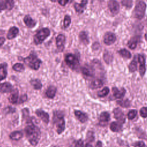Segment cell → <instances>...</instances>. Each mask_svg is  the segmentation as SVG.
Returning a JSON list of instances; mask_svg holds the SVG:
<instances>
[{
  "instance_id": "cell-1",
  "label": "cell",
  "mask_w": 147,
  "mask_h": 147,
  "mask_svg": "<svg viewBox=\"0 0 147 147\" xmlns=\"http://www.w3.org/2000/svg\"><path fill=\"white\" fill-rule=\"evenodd\" d=\"M26 123L27 125L24 129L26 136L29 143L33 146H36L38 143L41 137L40 130L34 124L30 118L27 119Z\"/></svg>"
},
{
  "instance_id": "cell-2",
  "label": "cell",
  "mask_w": 147,
  "mask_h": 147,
  "mask_svg": "<svg viewBox=\"0 0 147 147\" xmlns=\"http://www.w3.org/2000/svg\"><path fill=\"white\" fill-rule=\"evenodd\" d=\"M24 63L33 70H38L42 63V61L38 58L36 53L32 51L29 55L22 59Z\"/></svg>"
},
{
  "instance_id": "cell-3",
  "label": "cell",
  "mask_w": 147,
  "mask_h": 147,
  "mask_svg": "<svg viewBox=\"0 0 147 147\" xmlns=\"http://www.w3.org/2000/svg\"><path fill=\"white\" fill-rule=\"evenodd\" d=\"M53 123L55 126L57 133L60 134L62 133L65 129V120L64 119V115L61 111H55L53 115Z\"/></svg>"
},
{
  "instance_id": "cell-4",
  "label": "cell",
  "mask_w": 147,
  "mask_h": 147,
  "mask_svg": "<svg viewBox=\"0 0 147 147\" xmlns=\"http://www.w3.org/2000/svg\"><path fill=\"white\" fill-rule=\"evenodd\" d=\"M50 30L47 28H44L39 30L34 36L33 40L36 45H39L43 42V41L50 35Z\"/></svg>"
},
{
  "instance_id": "cell-5",
  "label": "cell",
  "mask_w": 147,
  "mask_h": 147,
  "mask_svg": "<svg viewBox=\"0 0 147 147\" xmlns=\"http://www.w3.org/2000/svg\"><path fill=\"white\" fill-rule=\"evenodd\" d=\"M146 3L142 1H139L137 5H136L133 11V16L136 18L138 20H141L145 16V10H146Z\"/></svg>"
},
{
  "instance_id": "cell-6",
  "label": "cell",
  "mask_w": 147,
  "mask_h": 147,
  "mask_svg": "<svg viewBox=\"0 0 147 147\" xmlns=\"http://www.w3.org/2000/svg\"><path fill=\"white\" fill-rule=\"evenodd\" d=\"M65 62L67 65L73 70H77L79 67V60L75 55L68 53L65 56Z\"/></svg>"
},
{
  "instance_id": "cell-7",
  "label": "cell",
  "mask_w": 147,
  "mask_h": 147,
  "mask_svg": "<svg viewBox=\"0 0 147 147\" xmlns=\"http://www.w3.org/2000/svg\"><path fill=\"white\" fill-rule=\"evenodd\" d=\"M117 37L115 34L111 32H106L103 36V42L106 45H110L115 42Z\"/></svg>"
},
{
  "instance_id": "cell-8",
  "label": "cell",
  "mask_w": 147,
  "mask_h": 147,
  "mask_svg": "<svg viewBox=\"0 0 147 147\" xmlns=\"http://www.w3.org/2000/svg\"><path fill=\"white\" fill-rule=\"evenodd\" d=\"M108 7L113 15H117L119 11V5L115 0H109L107 2Z\"/></svg>"
},
{
  "instance_id": "cell-9",
  "label": "cell",
  "mask_w": 147,
  "mask_h": 147,
  "mask_svg": "<svg viewBox=\"0 0 147 147\" xmlns=\"http://www.w3.org/2000/svg\"><path fill=\"white\" fill-rule=\"evenodd\" d=\"M65 41V37L64 34H60L56 38V47L59 52L63 51L64 49V44Z\"/></svg>"
},
{
  "instance_id": "cell-10",
  "label": "cell",
  "mask_w": 147,
  "mask_h": 147,
  "mask_svg": "<svg viewBox=\"0 0 147 147\" xmlns=\"http://www.w3.org/2000/svg\"><path fill=\"white\" fill-rule=\"evenodd\" d=\"M36 114L46 124L48 123L49 121V114L41 109H37L36 110Z\"/></svg>"
},
{
  "instance_id": "cell-11",
  "label": "cell",
  "mask_w": 147,
  "mask_h": 147,
  "mask_svg": "<svg viewBox=\"0 0 147 147\" xmlns=\"http://www.w3.org/2000/svg\"><path fill=\"white\" fill-rule=\"evenodd\" d=\"M138 60L140 63V74L141 77H143L145 71H146V67H145V60L143 55H138Z\"/></svg>"
},
{
  "instance_id": "cell-12",
  "label": "cell",
  "mask_w": 147,
  "mask_h": 147,
  "mask_svg": "<svg viewBox=\"0 0 147 147\" xmlns=\"http://www.w3.org/2000/svg\"><path fill=\"white\" fill-rule=\"evenodd\" d=\"M114 116L115 119H117L119 122H122V123H124L125 121V118L124 114L121 109L119 108H115L113 110Z\"/></svg>"
},
{
  "instance_id": "cell-13",
  "label": "cell",
  "mask_w": 147,
  "mask_h": 147,
  "mask_svg": "<svg viewBox=\"0 0 147 147\" xmlns=\"http://www.w3.org/2000/svg\"><path fill=\"white\" fill-rule=\"evenodd\" d=\"M18 90L17 88H13L10 92V95L8 98L9 101L12 104H17L18 102Z\"/></svg>"
},
{
  "instance_id": "cell-14",
  "label": "cell",
  "mask_w": 147,
  "mask_h": 147,
  "mask_svg": "<svg viewBox=\"0 0 147 147\" xmlns=\"http://www.w3.org/2000/svg\"><path fill=\"white\" fill-rule=\"evenodd\" d=\"M13 89L12 84L7 82H3L0 84V92L8 93L10 92Z\"/></svg>"
},
{
  "instance_id": "cell-15",
  "label": "cell",
  "mask_w": 147,
  "mask_h": 147,
  "mask_svg": "<svg viewBox=\"0 0 147 147\" xmlns=\"http://www.w3.org/2000/svg\"><path fill=\"white\" fill-rule=\"evenodd\" d=\"M112 92L113 96L117 99L122 98L126 93V90L124 88H122L121 90H119L118 88L114 87L112 88Z\"/></svg>"
},
{
  "instance_id": "cell-16",
  "label": "cell",
  "mask_w": 147,
  "mask_h": 147,
  "mask_svg": "<svg viewBox=\"0 0 147 147\" xmlns=\"http://www.w3.org/2000/svg\"><path fill=\"white\" fill-rule=\"evenodd\" d=\"M88 0H82V2L80 3H75L74 5L75 10L76 12L78 13H82L84 11V10L85 9V7L87 4Z\"/></svg>"
},
{
  "instance_id": "cell-17",
  "label": "cell",
  "mask_w": 147,
  "mask_h": 147,
  "mask_svg": "<svg viewBox=\"0 0 147 147\" xmlns=\"http://www.w3.org/2000/svg\"><path fill=\"white\" fill-rule=\"evenodd\" d=\"M74 114H75V115L78 118V119L82 123H84L88 120L87 115L86 113H83L80 110H75Z\"/></svg>"
},
{
  "instance_id": "cell-18",
  "label": "cell",
  "mask_w": 147,
  "mask_h": 147,
  "mask_svg": "<svg viewBox=\"0 0 147 147\" xmlns=\"http://www.w3.org/2000/svg\"><path fill=\"white\" fill-rule=\"evenodd\" d=\"M23 20L26 26L29 28H33L36 25V22L29 15H26L24 17Z\"/></svg>"
},
{
  "instance_id": "cell-19",
  "label": "cell",
  "mask_w": 147,
  "mask_h": 147,
  "mask_svg": "<svg viewBox=\"0 0 147 147\" xmlns=\"http://www.w3.org/2000/svg\"><path fill=\"white\" fill-rule=\"evenodd\" d=\"M19 32V29L16 27V26H12L11 27L7 34V38L9 40H11L18 34Z\"/></svg>"
},
{
  "instance_id": "cell-20",
  "label": "cell",
  "mask_w": 147,
  "mask_h": 147,
  "mask_svg": "<svg viewBox=\"0 0 147 147\" xmlns=\"http://www.w3.org/2000/svg\"><path fill=\"white\" fill-rule=\"evenodd\" d=\"M7 63H3L0 64V82L6 79L7 74Z\"/></svg>"
},
{
  "instance_id": "cell-21",
  "label": "cell",
  "mask_w": 147,
  "mask_h": 147,
  "mask_svg": "<svg viewBox=\"0 0 147 147\" xmlns=\"http://www.w3.org/2000/svg\"><path fill=\"white\" fill-rule=\"evenodd\" d=\"M140 37L139 36H134L131 38L127 42L128 47L131 49H134L136 48L138 42L140 41Z\"/></svg>"
},
{
  "instance_id": "cell-22",
  "label": "cell",
  "mask_w": 147,
  "mask_h": 147,
  "mask_svg": "<svg viewBox=\"0 0 147 147\" xmlns=\"http://www.w3.org/2000/svg\"><path fill=\"white\" fill-rule=\"evenodd\" d=\"M57 91V88L54 86H50L48 87L46 92H45V95L47 98L50 99H53Z\"/></svg>"
},
{
  "instance_id": "cell-23",
  "label": "cell",
  "mask_w": 147,
  "mask_h": 147,
  "mask_svg": "<svg viewBox=\"0 0 147 147\" xmlns=\"http://www.w3.org/2000/svg\"><path fill=\"white\" fill-rule=\"evenodd\" d=\"M122 127V123L121 122H113L111 123L110 128V130L113 132L119 131Z\"/></svg>"
},
{
  "instance_id": "cell-24",
  "label": "cell",
  "mask_w": 147,
  "mask_h": 147,
  "mask_svg": "<svg viewBox=\"0 0 147 147\" xmlns=\"http://www.w3.org/2000/svg\"><path fill=\"white\" fill-rule=\"evenodd\" d=\"M23 137V133L21 131H14L9 134V138L14 141H18Z\"/></svg>"
},
{
  "instance_id": "cell-25",
  "label": "cell",
  "mask_w": 147,
  "mask_h": 147,
  "mask_svg": "<svg viewBox=\"0 0 147 147\" xmlns=\"http://www.w3.org/2000/svg\"><path fill=\"white\" fill-rule=\"evenodd\" d=\"M103 85V82L101 79H95L92 80L90 84V87L91 89H96L100 88Z\"/></svg>"
},
{
  "instance_id": "cell-26",
  "label": "cell",
  "mask_w": 147,
  "mask_h": 147,
  "mask_svg": "<svg viewBox=\"0 0 147 147\" xmlns=\"http://www.w3.org/2000/svg\"><path fill=\"white\" fill-rule=\"evenodd\" d=\"M80 41L84 45H87L89 43V38L88 34L85 31H82L80 32L79 35Z\"/></svg>"
},
{
  "instance_id": "cell-27",
  "label": "cell",
  "mask_w": 147,
  "mask_h": 147,
  "mask_svg": "<svg viewBox=\"0 0 147 147\" xmlns=\"http://www.w3.org/2000/svg\"><path fill=\"white\" fill-rule=\"evenodd\" d=\"M30 83L31 86L33 87V88L36 90H40L42 87V83L40 82V80L38 79H31L30 80Z\"/></svg>"
},
{
  "instance_id": "cell-28",
  "label": "cell",
  "mask_w": 147,
  "mask_h": 147,
  "mask_svg": "<svg viewBox=\"0 0 147 147\" xmlns=\"http://www.w3.org/2000/svg\"><path fill=\"white\" fill-rule=\"evenodd\" d=\"M110 120V114L107 111H104L100 113L99 115L100 123H107Z\"/></svg>"
},
{
  "instance_id": "cell-29",
  "label": "cell",
  "mask_w": 147,
  "mask_h": 147,
  "mask_svg": "<svg viewBox=\"0 0 147 147\" xmlns=\"http://www.w3.org/2000/svg\"><path fill=\"white\" fill-rule=\"evenodd\" d=\"M128 67H129V70L130 72H134V71H136L137 70V61L136 56L134 57V59L131 61V63L129 64Z\"/></svg>"
},
{
  "instance_id": "cell-30",
  "label": "cell",
  "mask_w": 147,
  "mask_h": 147,
  "mask_svg": "<svg viewBox=\"0 0 147 147\" xmlns=\"http://www.w3.org/2000/svg\"><path fill=\"white\" fill-rule=\"evenodd\" d=\"M118 53L122 57L126 58V59H130L131 57V54L130 52L127 51L126 49H121L118 51Z\"/></svg>"
},
{
  "instance_id": "cell-31",
  "label": "cell",
  "mask_w": 147,
  "mask_h": 147,
  "mask_svg": "<svg viewBox=\"0 0 147 147\" xmlns=\"http://www.w3.org/2000/svg\"><path fill=\"white\" fill-rule=\"evenodd\" d=\"M113 59V56L110 52L106 51L103 54V59L107 64L110 63L112 61Z\"/></svg>"
},
{
  "instance_id": "cell-32",
  "label": "cell",
  "mask_w": 147,
  "mask_h": 147,
  "mask_svg": "<svg viewBox=\"0 0 147 147\" xmlns=\"http://www.w3.org/2000/svg\"><path fill=\"white\" fill-rule=\"evenodd\" d=\"M13 69L16 72H21L25 70V67L22 64L17 63L13 65Z\"/></svg>"
},
{
  "instance_id": "cell-33",
  "label": "cell",
  "mask_w": 147,
  "mask_h": 147,
  "mask_svg": "<svg viewBox=\"0 0 147 147\" xmlns=\"http://www.w3.org/2000/svg\"><path fill=\"white\" fill-rule=\"evenodd\" d=\"M109 91H110V90H109V87H105L102 90L98 92L97 95H98V96H99L100 98H103V97H105L106 95H107V94L109 93Z\"/></svg>"
},
{
  "instance_id": "cell-34",
  "label": "cell",
  "mask_w": 147,
  "mask_h": 147,
  "mask_svg": "<svg viewBox=\"0 0 147 147\" xmlns=\"http://www.w3.org/2000/svg\"><path fill=\"white\" fill-rule=\"evenodd\" d=\"M81 71H82V73L86 76L90 77V76H93V74H92V71H90V69L87 67H82L81 69Z\"/></svg>"
},
{
  "instance_id": "cell-35",
  "label": "cell",
  "mask_w": 147,
  "mask_h": 147,
  "mask_svg": "<svg viewBox=\"0 0 147 147\" xmlns=\"http://www.w3.org/2000/svg\"><path fill=\"white\" fill-rule=\"evenodd\" d=\"M117 103L122 107H128L130 106V102L128 99L118 100L117 101Z\"/></svg>"
},
{
  "instance_id": "cell-36",
  "label": "cell",
  "mask_w": 147,
  "mask_h": 147,
  "mask_svg": "<svg viewBox=\"0 0 147 147\" xmlns=\"http://www.w3.org/2000/svg\"><path fill=\"white\" fill-rule=\"evenodd\" d=\"M6 6V9L10 10H11L14 6V0H5V1Z\"/></svg>"
},
{
  "instance_id": "cell-37",
  "label": "cell",
  "mask_w": 147,
  "mask_h": 147,
  "mask_svg": "<svg viewBox=\"0 0 147 147\" xmlns=\"http://www.w3.org/2000/svg\"><path fill=\"white\" fill-rule=\"evenodd\" d=\"M121 3L123 6L129 9L132 7L133 1L132 0H122L121 1Z\"/></svg>"
},
{
  "instance_id": "cell-38",
  "label": "cell",
  "mask_w": 147,
  "mask_h": 147,
  "mask_svg": "<svg viewBox=\"0 0 147 147\" xmlns=\"http://www.w3.org/2000/svg\"><path fill=\"white\" fill-rule=\"evenodd\" d=\"M71 22V17L68 15H65L64 19V27L65 28H68Z\"/></svg>"
},
{
  "instance_id": "cell-39",
  "label": "cell",
  "mask_w": 147,
  "mask_h": 147,
  "mask_svg": "<svg viewBox=\"0 0 147 147\" xmlns=\"http://www.w3.org/2000/svg\"><path fill=\"white\" fill-rule=\"evenodd\" d=\"M137 111L136 110H131L127 113V118L129 119H134L136 116L137 115Z\"/></svg>"
},
{
  "instance_id": "cell-40",
  "label": "cell",
  "mask_w": 147,
  "mask_h": 147,
  "mask_svg": "<svg viewBox=\"0 0 147 147\" xmlns=\"http://www.w3.org/2000/svg\"><path fill=\"white\" fill-rule=\"evenodd\" d=\"M140 114L142 118H146L147 117V107H142L140 109Z\"/></svg>"
},
{
  "instance_id": "cell-41",
  "label": "cell",
  "mask_w": 147,
  "mask_h": 147,
  "mask_svg": "<svg viewBox=\"0 0 147 147\" xmlns=\"http://www.w3.org/2000/svg\"><path fill=\"white\" fill-rule=\"evenodd\" d=\"M28 99V96L26 94H24V95H22L20 98L18 99V104H21V103H23L24 102H26Z\"/></svg>"
},
{
  "instance_id": "cell-42",
  "label": "cell",
  "mask_w": 147,
  "mask_h": 147,
  "mask_svg": "<svg viewBox=\"0 0 147 147\" xmlns=\"http://www.w3.org/2000/svg\"><path fill=\"white\" fill-rule=\"evenodd\" d=\"M5 111L6 113H14L16 111V109L13 108V107H12L11 106H7L5 109Z\"/></svg>"
},
{
  "instance_id": "cell-43",
  "label": "cell",
  "mask_w": 147,
  "mask_h": 147,
  "mask_svg": "<svg viewBox=\"0 0 147 147\" xmlns=\"http://www.w3.org/2000/svg\"><path fill=\"white\" fill-rule=\"evenodd\" d=\"M5 9H6V6L5 1L3 0H0V12Z\"/></svg>"
},
{
  "instance_id": "cell-44",
  "label": "cell",
  "mask_w": 147,
  "mask_h": 147,
  "mask_svg": "<svg viewBox=\"0 0 147 147\" xmlns=\"http://www.w3.org/2000/svg\"><path fill=\"white\" fill-rule=\"evenodd\" d=\"M135 147H145V144L143 141H137L134 143Z\"/></svg>"
},
{
  "instance_id": "cell-45",
  "label": "cell",
  "mask_w": 147,
  "mask_h": 147,
  "mask_svg": "<svg viewBox=\"0 0 147 147\" xmlns=\"http://www.w3.org/2000/svg\"><path fill=\"white\" fill-rule=\"evenodd\" d=\"M83 145H84L83 141L82 140H79L76 141L75 145V147H83Z\"/></svg>"
},
{
  "instance_id": "cell-46",
  "label": "cell",
  "mask_w": 147,
  "mask_h": 147,
  "mask_svg": "<svg viewBox=\"0 0 147 147\" xmlns=\"http://www.w3.org/2000/svg\"><path fill=\"white\" fill-rule=\"evenodd\" d=\"M95 138L94 136V133L91 131H89L88 133L87 134V138L88 140V141H92L91 138Z\"/></svg>"
},
{
  "instance_id": "cell-47",
  "label": "cell",
  "mask_w": 147,
  "mask_h": 147,
  "mask_svg": "<svg viewBox=\"0 0 147 147\" xmlns=\"http://www.w3.org/2000/svg\"><path fill=\"white\" fill-rule=\"evenodd\" d=\"M100 47V45H99V43L98 42H94L92 45V48L93 50H97L99 49Z\"/></svg>"
},
{
  "instance_id": "cell-48",
  "label": "cell",
  "mask_w": 147,
  "mask_h": 147,
  "mask_svg": "<svg viewBox=\"0 0 147 147\" xmlns=\"http://www.w3.org/2000/svg\"><path fill=\"white\" fill-rule=\"evenodd\" d=\"M68 2H69V0H58L59 3L63 6H65Z\"/></svg>"
},
{
  "instance_id": "cell-49",
  "label": "cell",
  "mask_w": 147,
  "mask_h": 147,
  "mask_svg": "<svg viewBox=\"0 0 147 147\" xmlns=\"http://www.w3.org/2000/svg\"><path fill=\"white\" fill-rule=\"evenodd\" d=\"M5 41V38L3 37H0V47L4 44Z\"/></svg>"
},
{
  "instance_id": "cell-50",
  "label": "cell",
  "mask_w": 147,
  "mask_h": 147,
  "mask_svg": "<svg viewBox=\"0 0 147 147\" xmlns=\"http://www.w3.org/2000/svg\"><path fill=\"white\" fill-rule=\"evenodd\" d=\"M102 143L101 141H98L96 143V147H102Z\"/></svg>"
},
{
  "instance_id": "cell-51",
  "label": "cell",
  "mask_w": 147,
  "mask_h": 147,
  "mask_svg": "<svg viewBox=\"0 0 147 147\" xmlns=\"http://www.w3.org/2000/svg\"><path fill=\"white\" fill-rule=\"evenodd\" d=\"M84 147H92V145H90V144H86Z\"/></svg>"
},
{
  "instance_id": "cell-52",
  "label": "cell",
  "mask_w": 147,
  "mask_h": 147,
  "mask_svg": "<svg viewBox=\"0 0 147 147\" xmlns=\"http://www.w3.org/2000/svg\"><path fill=\"white\" fill-rule=\"evenodd\" d=\"M145 40H146V41H147V32L145 33Z\"/></svg>"
},
{
  "instance_id": "cell-53",
  "label": "cell",
  "mask_w": 147,
  "mask_h": 147,
  "mask_svg": "<svg viewBox=\"0 0 147 147\" xmlns=\"http://www.w3.org/2000/svg\"><path fill=\"white\" fill-rule=\"evenodd\" d=\"M52 2H56V0H51Z\"/></svg>"
},
{
  "instance_id": "cell-54",
  "label": "cell",
  "mask_w": 147,
  "mask_h": 147,
  "mask_svg": "<svg viewBox=\"0 0 147 147\" xmlns=\"http://www.w3.org/2000/svg\"><path fill=\"white\" fill-rule=\"evenodd\" d=\"M53 147H58V146H53Z\"/></svg>"
},
{
  "instance_id": "cell-55",
  "label": "cell",
  "mask_w": 147,
  "mask_h": 147,
  "mask_svg": "<svg viewBox=\"0 0 147 147\" xmlns=\"http://www.w3.org/2000/svg\"><path fill=\"white\" fill-rule=\"evenodd\" d=\"M0 107H1V104H0Z\"/></svg>"
}]
</instances>
